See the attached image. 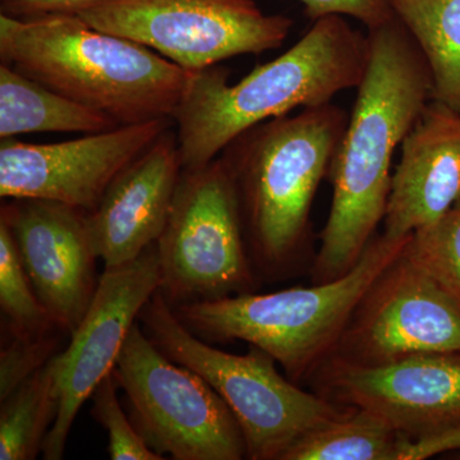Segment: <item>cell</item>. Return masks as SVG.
I'll return each mask as SVG.
<instances>
[{"label":"cell","mask_w":460,"mask_h":460,"mask_svg":"<svg viewBox=\"0 0 460 460\" xmlns=\"http://www.w3.org/2000/svg\"><path fill=\"white\" fill-rule=\"evenodd\" d=\"M450 450H460V428L417 438L402 435L395 460L429 459Z\"/></svg>","instance_id":"obj_26"},{"label":"cell","mask_w":460,"mask_h":460,"mask_svg":"<svg viewBox=\"0 0 460 460\" xmlns=\"http://www.w3.org/2000/svg\"><path fill=\"white\" fill-rule=\"evenodd\" d=\"M370 57L329 172L328 222L310 272L313 284L348 274L385 217L396 147L431 102L425 58L398 18L368 30Z\"/></svg>","instance_id":"obj_1"},{"label":"cell","mask_w":460,"mask_h":460,"mask_svg":"<svg viewBox=\"0 0 460 460\" xmlns=\"http://www.w3.org/2000/svg\"><path fill=\"white\" fill-rule=\"evenodd\" d=\"M105 0H0L2 14L13 18L42 16L50 13L78 14Z\"/></svg>","instance_id":"obj_27"},{"label":"cell","mask_w":460,"mask_h":460,"mask_svg":"<svg viewBox=\"0 0 460 460\" xmlns=\"http://www.w3.org/2000/svg\"><path fill=\"white\" fill-rule=\"evenodd\" d=\"M117 380L113 371L93 390L91 414L108 434V454L113 460H163L138 434L132 420L118 401Z\"/></svg>","instance_id":"obj_23"},{"label":"cell","mask_w":460,"mask_h":460,"mask_svg":"<svg viewBox=\"0 0 460 460\" xmlns=\"http://www.w3.org/2000/svg\"><path fill=\"white\" fill-rule=\"evenodd\" d=\"M314 393L422 438L460 428V352L416 354L377 366L329 359L311 377Z\"/></svg>","instance_id":"obj_13"},{"label":"cell","mask_w":460,"mask_h":460,"mask_svg":"<svg viewBox=\"0 0 460 460\" xmlns=\"http://www.w3.org/2000/svg\"><path fill=\"white\" fill-rule=\"evenodd\" d=\"M12 338L13 341L0 353V402L45 367L60 345V337L54 330L47 334Z\"/></svg>","instance_id":"obj_24"},{"label":"cell","mask_w":460,"mask_h":460,"mask_svg":"<svg viewBox=\"0 0 460 460\" xmlns=\"http://www.w3.org/2000/svg\"><path fill=\"white\" fill-rule=\"evenodd\" d=\"M57 411L53 372L48 362L2 401L0 460L38 458Z\"/></svg>","instance_id":"obj_20"},{"label":"cell","mask_w":460,"mask_h":460,"mask_svg":"<svg viewBox=\"0 0 460 460\" xmlns=\"http://www.w3.org/2000/svg\"><path fill=\"white\" fill-rule=\"evenodd\" d=\"M0 308L12 337L47 334L59 329L36 295L13 235L3 220H0Z\"/></svg>","instance_id":"obj_21"},{"label":"cell","mask_w":460,"mask_h":460,"mask_svg":"<svg viewBox=\"0 0 460 460\" xmlns=\"http://www.w3.org/2000/svg\"><path fill=\"white\" fill-rule=\"evenodd\" d=\"M348 120L332 102L305 108L257 124L223 151L260 279L290 277L310 256L314 198L329 178Z\"/></svg>","instance_id":"obj_3"},{"label":"cell","mask_w":460,"mask_h":460,"mask_svg":"<svg viewBox=\"0 0 460 460\" xmlns=\"http://www.w3.org/2000/svg\"><path fill=\"white\" fill-rule=\"evenodd\" d=\"M113 374L133 425L163 458H247L243 432L222 396L204 377L166 357L137 323L124 341Z\"/></svg>","instance_id":"obj_8"},{"label":"cell","mask_w":460,"mask_h":460,"mask_svg":"<svg viewBox=\"0 0 460 460\" xmlns=\"http://www.w3.org/2000/svg\"><path fill=\"white\" fill-rule=\"evenodd\" d=\"M305 5V16L317 21L326 16H350L367 30L394 20L389 0H299Z\"/></svg>","instance_id":"obj_25"},{"label":"cell","mask_w":460,"mask_h":460,"mask_svg":"<svg viewBox=\"0 0 460 460\" xmlns=\"http://www.w3.org/2000/svg\"><path fill=\"white\" fill-rule=\"evenodd\" d=\"M160 292L172 307L257 292L234 178L223 156L183 169L156 242Z\"/></svg>","instance_id":"obj_7"},{"label":"cell","mask_w":460,"mask_h":460,"mask_svg":"<svg viewBox=\"0 0 460 460\" xmlns=\"http://www.w3.org/2000/svg\"><path fill=\"white\" fill-rule=\"evenodd\" d=\"M410 237L377 233L352 270L329 283L172 308L196 337L213 343L241 341L255 345L299 385L310 381L334 353L354 308L378 275L401 255Z\"/></svg>","instance_id":"obj_5"},{"label":"cell","mask_w":460,"mask_h":460,"mask_svg":"<svg viewBox=\"0 0 460 460\" xmlns=\"http://www.w3.org/2000/svg\"><path fill=\"white\" fill-rule=\"evenodd\" d=\"M119 124L95 109L48 89L13 66L0 65V138L33 132L100 133Z\"/></svg>","instance_id":"obj_17"},{"label":"cell","mask_w":460,"mask_h":460,"mask_svg":"<svg viewBox=\"0 0 460 460\" xmlns=\"http://www.w3.org/2000/svg\"><path fill=\"white\" fill-rule=\"evenodd\" d=\"M401 438L376 414L347 407L337 420L302 436L281 460H395Z\"/></svg>","instance_id":"obj_19"},{"label":"cell","mask_w":460,"mask_h":460,"mask_svg":"<svg viewBox=\"0 0 460 460\" xmlns=\"http://www.w3.org/2000/svg\"><path fill=\"white\" fill-rule=\"evenodd\" d=\"M160 286L156 243L137 259L105 269L100 275L93 302L72 332L68 347L49 361L58 411L42 447L45 459L60 460L65 456L78 411L113 371L129 330Z\"/></svg>","instance_id":"obj_10"},{"label":"cell","mask_w":460,"mask_h":460,"mask_svg":"<svg viewBox=\"0 0 460 460\" xmlns=\"http://www.w3.org/2000/svg\"><path fill=\"white\" fill-rule=\"evenodd\" d=\"M181 171L177 133L169 128L109 184L86 214L91 244L105 269L132 261L156 243Z\"/></svg>","instance_id":"obj_15"},{"label":"cell","mask_w":460,"mask_h":460,"mask_svg":"<svg viewBox=\"0 0 460 460\" xmlns=\"http://www.w3.org/2000/svg\"><path fill=\"white\" fill-rule=\"evenodd\" d=\"M368 57V35L343 16H326L286 53L257 66L237 84H228L229 71L223 66L190 72L172 114L183 169L213 162L257 124L296 108L330 104L341 91L358 89Z\"/></svg>","instance_id":"obj_2"},{"label":"cell","mask_w":460,"mask_h":460,"mask_svg":"<svg viewBox=\"0 0 460 460\" xmlns=\"http://www.w3.org/2000/svg\"><path fill=\"white\" fill-rule=\"evenodd\" d=\"M78 16L187 72L278 49L295 25L292 18L263 13L253 0H105Z\"/></svg>","instance_id":"obj_9"},{"label":"cell","mask_w":460,"mask_h":460,"mask_svg":"<svg viewBox=\"0 0 460 460\" xmlns=\"http://www.w3.org/2000/svg\"><path fill=\"white\" fill-rule=\"evenodd\" d=\"M441 352H460V305L401 253L363 295L329 359L377 366Z\"/></svg>","instance_id":"obj_11"},{"label":"cell","mask_w":460,"mask_h":460,"mask_svg":"<svg viewBox=\"0 0 460 460\" xmlns=\"http://www.w3.org/2000/svg\"><path fill=\"white\" fill-rule=\"evenodd\" d=\"M402 253L460 305V201L435 223L411 233Z\"/></svg>","instance_id":"obj_22"},{"label":"cell","mask_w":460,"mask_h":460,"mask_svg":"<svg viewBox=\"0 0 460 460\" xmlns=\"http://www.w3.org/2000/svg\"><path fill=\"white\" fill-rule=\"evenodd\" d=\"M460 201V114L429 102L402 142L384 234L401 238L435 223Z\"/></svg>","instance_id":"obj_16"},{"label":"cell","mask_w":460,"mask_h":460,"mask_svg":"<svg viewBox=\"0 0 460 460\" xmlns=\"http://www.w3.org/2000/svg\"><path fill=\"white\" fill-rule=\"evenodd\" d=\"M172 123V118H159L58 144L3 138L0 196L48 199L91 213L114 178Z\"/></svg>","instance_id":"obj_12"},{"label":"cell","mask_w":460,"mask_h":460,"mask_svg":"<svg viewBox=\"0 0 460 460\" xmlns=\"http://www.w3.org/2000/svg\"><path fill=\"white\" fill-rule=\"evenodd\" d=\"M86 214L38 199H13L0 211L36 295L69 335L89 310L99 283Z\"/></svg>","instance_id":"obj_14"},{"label":"cell","mask_w":460,"mask_h":460,"mask_svg":"<svg viewBox=\"0 0 460 460\" xmlns=\"http://www.w3.org/2000/svg\"><path fill=\"white\" fill-rule=\"evenodd\" d=\"M138 321L166 357L204 377L222 396L243 432L248 459L281 460L302 436L347 410L280 375L275 359L255 345H248L246 354H233L196 337L160 290Z\"/></svg>","instance_id":"obj_6"},{"label":"cell","mask_w":460,"mask_h":460,"mask_svg":"<svg viewBox=\"0 0 460 460\" xmlns=\"http://www.w3.org/2000/svg\"><path fill=\"white\" fill-rule=\"evenodd\" d=\"M0 58L21 74L119 126L172 118L190 72L75 13L0 14Z\"/></svg>","instance_id":"obj_4"},{"label":"cell","mask_w":460,"mask_h":460,"mask_svg":"<svg viewBox=\"0 0 460 460\" xmlns=\"http://www.w3.org/2000/svg\"><path fill=\"white\" fill-rule=\"evenodd\" d=\"M428 63L431 100L460 114V0H389Z\"/></svg>","instance_id":"obj_18"}]
</instances>
